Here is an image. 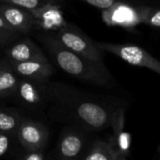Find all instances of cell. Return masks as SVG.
Here are the masks:
<instances>
[{
	"instance_id": "30bf717a",
	"label": "cell",
	"mask_w": 160,
	"mask_h": 160,
	"mask_svg": "<svg viewBox=\"0 0 160 160\" xmlns=\"http://www.w3.org/2000/svg\"><path fill=\"white\" fill-rule=\"evenodd\" d=\"M34 16V26L45 30H58L67 22L56 4L47 5L41 8L31 10Z\"/></svg>"
},
{
	"instance_id": "7c38bea8",
	"label": "cell",
	"mask_w": 160,
	"mask_h": 160,
	"mask_svg": "<svg viewBox=\"0 0 160 160\" xmlns=\"http://www.w3.org/2000/svg\"><path fill=\"white\" fill-rule=\"evenodd\" d=\"M6 54L10 61L22 62L35 59H47L42 51L31 40L23 39L10 45L6 50Z\"/></svg>"
},
{
	"instance_id": "277c9868",
	"label": "cell",
	"mask_w": 160,
	"mask_h": 160,
	"mask_svg": "<svg viewBox=\"0 0 160 160\" xmlns=\"http://www.w3.org/2000/svg\"><path fill=\"white\" fill-rule=\"evenodd\" d=\"M97 45L104 52H109L130 65L149 68L160 74V62L142 47L135 45L112 44L97 42Z\"/></svg>"
},
{
	"instance_id": "e0dca14e",
	"label": "cell",
	"mask_w": 160,
	"mask_h": 160,
	"mask_svg": "<svg viewBox=\"0 0 160 160\" xmlns=\"http://www.w3.org/2000/svg\"><path fill=\"white\" fill-rule=\"evenodd\" d=\"M57 1L58 0H0V2L13 4L30 11L41 8L47 5L56 4Z\"/></svg>"
},
{
	"instance_id": "52a82bcc",
	"label": "cell",
	"mask_w": 160,
	"mask_h": 160,
	"mask_svg": "<svg viewBox=\"0 0 160 160\" xmlns=\"http://www.w3.org/2000/svg\"><path fill=\"white\" fill-rule=\"evenodd\" d=\"M0 16L18 33H29L34 27L32 12L19 6L2 2L0 4Z\"/></svg>"
},
{
	"instance_id": "8992f818",
	"label": "cell",
	"mask_w": 160,
	"mask_h": 160,
	"mask_svg": "<svg viewBox=\"0 0 160 160\" xmlns=\"http://www.w3.org/2000/svg\"><path fill=\"white\" fill-rule=\"evenodd\" d=\"M8 63L17 75L38 82H45L53 74V68L48 59H35L22 62L8 60Z\"/></svg>"
},
{
	"instance_id": "ac0fdd59",
	"label": "cell",
	"mask_w": 160,
	"mask_h": 160,
	"mask_svg": "<svg viewBox=\"0 0 160 160\" xmlns=\"http://www.w3.org/2000/svg\"><path fill=\"white\" fill-rule=\"evenodd\" d=\"M17 33L18 32L13 30L0 28V46H6L9 44L17 36Z\"/></svg>"
},
{
	"instance_id": "d6986e66",
	"label": "cell",
	"mask_w": 160,
	"mask_h": 160,
	"mask_svg": "<svg viewBox=\"0 0 160 160\" xmlns=\"http://www.w3.org/2000/svg\"><path fill=\"white\" fill-rule=\"evenodd\" d=\"M11 135L10 133L0 131V158L4 157L8 151Z\"/></svg>"
},
{
	"instance_id": "ba28073f",
	"label": "cell",
	"mask_w": 160,
	"mask_h": 160,
	"mask_svg": "<svg viewBox=\"0 0 160 160\" xmlns=\"http://www.w3.org/2000/svg\"><path fill=\"white\" fill-rule=\"evenodd\" d=\"M102 18L110 26L119 25L131 28L140 23L136 8L117 1L110 8L103 9Z\"/></svg>"
},
{
	"instance_id": "7402d4cb",
	"label": "cell",
	"mask_w": 160,
	"mask_h": 160,
	"mask_svg": "<svg viewBox=\"0 0 160 160\" xmlns=\"http://www.w3.org/2000/svg\"><path fill=\"white\" fill-rule=\"evenodd\" d=\"M0 28H3V29H8V30H13L6 22H5V20L0 16ZM13 31H15V30H13ZM17 32V31H16Z\"/></svg>"
},
{
	"instance_id": "4fadbf2b",
	"label": "cell",
	"mask_w": 160,
	"mask_h": 160,
	"mask_svg": "<svg viewBox=\"0 0 160 160\" xmlns=\"http://www.w3.org/2000/svg\"><path fill=\"white\" fill-rule=\"evenodd\" d=\"M83 158L85 160H123L127 157L118 150L113 140L111 142L97 140Z\"/></svg>"
},
{
	"instance_id": "2e32d148",
	"label": "cell",
	"mask_w": 160,
	"mask_h": 160,
	"mask_svg": "<svg viewBox=\"0 0 160 160\" xmlns=\"http://www.w3.org/2000/svg\"><path fill=\"white\" fill-rule=\"evenodd\" d=\"M22 117L19 113L10 111H0V131L7 133H16Z\"/></svg>"
},
{
	"instance_id": "8fae6325",
	"label": "cell",
	"mask_w": 160,
	"mask_h": 160,
	"mask_svg": "<svg viewBox=\"0 0 160 160\" xmlns=\"http://www.w3.org/2000/svg\"><path fill=\"white\" fill-rule=\"evenodd\" d=\"M43 82H35L22 78L19 80L18 86L15 95L19 99L28 106H36L42 102L44 97L48 95V91H45V87L42 86Z\"/></svg>"
},
{
	"instance_id": "5b68a950",
	"label": "cell",
	"mask_w": 160,
	"mask_h": 160,
	"mask_svg": "<svg viewBox=\"0 0 160 160\" xmlns=\"http://www.w3.org/2000/svg\"><path fill=\"white\" fill-rule=\"evenodd\" d=\"M19 141L27 151L41 150L48 140V130L40 123L30 119H23L16 132Z\"/></svg>"
},
{
	"instance_id": "9a60e30c",
	"label": "cell",
	"mask_w": 160,
	"mask_h": 160,
	"mask_svg": "<svg viewBox=\"0 0 160 160\" xmlns=\"http://www.w3.org/2000/svg\"><path fill=\"white\" fill-rule=\"evenodd\" d=\"M140 23H145L152 27L158 28L160 26V11L158 8L147 6L136 8Z\"/></svg>"
},
{
	"instance_id": "3957f363",
	"label": "cell",
	"mask_w": 160,
	"mask_h": 160,
	"mask_svg": "<svg viewBox=\"0 0 160 160\" xmlns=\"http://www.w3.org/2000/svg\"><path fill=\"white\" fill-rule=\"evenodd\" d=\"M54 38L61 45L74 53L93 61H103L104 51L97 45L96 41L73 24L66 23L57 30Z\"/></svg>"
},
{
	"instance_id": "7a4b0ae2",
	"label": "cell",
	"mask_w": 160,
	"mask_h": 160,
	"mask_svg": "<svg viewBox=\"0 0 160 160\" xmlns=\"http://www.w3.org/2000/svg\"><path fill=\"white\" fill-rule=\"evenodd\" d=\"M48 92L56 98L59 106L66 108L70 117L82 128L99 131L110 127L114 110L109 109L100 100L77 97L75 92L57 83L52 84Z\"/></svg>"
},
{
	"instance_id": "44dd1931",
	"label": "cell",
	"mask_w": 160,
	"mask_h": 160,
	"mask_svg": "<svg viewBox=\"0 0 160 160\" xmlns=\"http://www.w3.org/2000/svg\"><path fill=\"white\" fill-rule=\"evenodd\" d=\"M22 158L23 160H43L45 158V156L41 150H32L27 151V153Z\"/></svg>"
},
{
	"instance_id": "5bb4252c",
	"label": "cell",
	"mask_w": 160,
	"mask_h": 160,
	"mask_svg": "<svg viewBox=\"0 0 160 160\" xmlns=\"http://www.w3.org/2000/svg\"><path fill=\"white\" fill-rule=\"evenodd\" d=\"M19 79L8 63H2L0 66V98L15 95Z\"/></svg>"
},
{
	"instance_id": "603a6c76",
	"label": "cell",
	"mask_w": 160,
	"mask_h": 160,
	"mask_svg": "<svg viewBox=\"0 0 160 160\" xmlns=\"http://www.w3.org/2000/svg\"><path fill=\"white\" fill-rule=\"evenodd\" d=\"M1 65H2V62H0V66H1Z\"/></svg>"
},
{
	"instance_id": "9c48e42d",
	"label": "cell",
	"mask_w": 160,
	"mask_h": 160,
	"mask_svg": "<svg viewBox=\"0 0 160 160\" xmlns=\"http://www.w3.org/2000/svg\"><path fill=\"white\" fill-rule=\"evenodd\" d=\"M85 148V136L82 132L75 129L65 131L61 137L57 152L60 158L75 159L80 158Z\"/></svg>"
},
{
	"instance_id": "ffe728a7",
	"label": "cell",
	"mask_w": 160,
	"mask_h": 160,
	"mask_svg": "<svg viewBox=\"0 0 160 160\" xmlns=\"http://www.w3.org/2000/svg\"><path fill=\"white\" fill-rule=\"evenodd\" d=\"M82 1H84L89 5H92L100 9L108 8L116 2V0H82Z\"/></svg>"
},
{
	"instance_id": "6da1fadb",
	"label": "cell",
	"mask_w": 160,
	"mask_h": 160,
	"mask_svg": "<svg viewBox=\"0 0 160 160\" xmlns=\"http://www.w3.org/2000/svg\"><path fill=\"white\" fill-rule=\"evenodd\" d=\"M39 39L55 64L71 77L96 86L112 87L115 84L103 61H93L74 53L61 45L54 36L44 35Z\"/></svg>"
}]
</instances>
